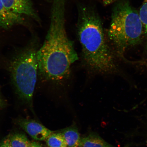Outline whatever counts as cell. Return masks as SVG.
I'll list each match as a JSON object with an SVG mask.
<instances>
[{
    "label": "cell",
    "mask_w": 147,
    "mask_h": 147,
    "mask_svg": "<svg viewBox=\"0 0 147 147\" xmlns=\"http://www.w3.org/2000/svg\"><path fill=\"white\" fill-rule=\"evenodd\" d=\"M65 8L56 4L51 7L50 24L43 45L37 53L38 70L43 78L52 82L67 78L71 65L78 59L73 42L68 36Z\"/></svg>",
    "instance_id": "obj_1"
},
{
    "label": "cell",
    "mask_w": 147,
    "mask_h": 147,
    "mask_svg": "<svg viewBox=\"0 0 147 147\" xmlns=\"http://www.w3.org/2000/svg\"><path fill=\"white\" fill-rule=\"evenodd\" d=\"M61 133L67 143V147L80 146L81 138L76 128L70 127L66 128L62 130Z\"/></svg>",
    "instance_id": "obj_9"
},
{
    "label": "cell",
    "mask_w": 147,
    "mask_h": 147,
    "mask_svg": "<svg viewBox=\"0 0 147 147\" xmlns=\"http://www.w3.org/2000/svg\"><path fill=\"white\" fill-rule=\"evenodd\" d=\"M143 28L139 13L128 0H119L112 13L108 40L116 52L122 55L142 41Z\"/></svg>",
    "instance_id": "obj_3"
},
{
    "label": "cell",
    "mask_w": 147,
    "mask_h": 147,
    "mask_svg": "<svg viewBox=\"0 0 147 147\" xmlns=\"http://www.w3.org/2000/svg\"><path fill=\"white\" fill-rule=\"evenodd\" d=\"M4 6L15 13L25 15L38 23L41 19L34 8L32 0H1Z\"/></svg>",
    "instance_id": "obj_5"
},
{
    "label": "cell",
    "mask_w": 147,
    "mask_h": 147,
    "mask_svg": "<svg viewBox=\"0 0 147 147\" xmlns=\"http://www.w3.org/2000/svg\"><path fill=\"white\" fill-rule=\"evenodd\" d=\"M30 147H42L41 145L37 142H34L31 143Z\"/></svg>",
    "instance_id": "obj_16"
},
{
    "label": "cell",
    "mask_w": 147,
    "mask_h": 147,
    "mask_svg": "<svg viewBox=\"0 0 147 147\" xmlns=\"http://www.w3.org/2000/svg\"><path fill=\"white\" fill-rule=\"evenodd\" d=\"M139 13L146 34L147 41V0H143ZM146 48L147 49V41ZM146 50L147 51V49Z\"/></svg>",
    "instance_id": "obj_13"
},
{
    "label": "cell",
    "mask_w": 147,
    "mask_h": 147,
    "mask_svg": "<svg viewBox=\"0 0 147 147\" xmlns=\"http://www.w3.org/2000/svg\"><path fill=\"white\" fill-rule=\"evenodd\" d=\"M5 102L0 92V108L3 107L5 104Z\"/></svg>",
    "instance_id": "obj_15"
},
{
    "label": "cell",
    "mask_w": 147,
    "mask_h": 147,
    "mask_svg": "<svg viewBox=\"0 0 147 147\" xmlns=\"http://www.w3.org/2000/svg\"><path fill=\"white\" fill-rule=\"evenodd\" d=\"M45 140L49 147H67V143L61 133H52Z\"/></svg>",
    "instance_id": "obj_12"
},
{
    "label": "cell",
    "mask_w": 147,
    "mask_h": 147,
    "mask_svg": "<svg viewBox=\"0 0 147 147\" xmlns=\"http://www.w3.org/2000/svg\"><path fill=\"white\" fill-rule=\"evenodd\" d=\"M25 24V20L21 15L10 11L0 0V27L8 29L15 25Z\"/></svg>",
    "instance_id": "obj_7"
},
{
    "label": "cell",
    "mask_w": 147,
    "mask_h": 147,
    "mask_svg": "<svg viewBox=\"0 0 147 147\" xmlns=\"http://www.w3.org/2000/svg\"><path fill=\"white\" fill-rule=\"evenodd\" d=\"M77 34L84 63L94 72L102 74L118 73L115 52L104 33L100 18L92 5H78Z\"/></svg>",
    "instance_id": "obj_2"
},
{
    "label": "cell",
    "mask_w": 147,
    "mask_h": 147,
    "mask_svg": "<svg viewBox=\"0 0 147 147\" xmlns=\"http://www.w3.org/2000/svg\"><path fill=\"white\" fill-rule=\"evenodd\" d=\"M47 1H51V0H47Z\"/></svg>",
    "instance_id": "obj_17"
},
{
    "label": "cell",
    "mask_w": 147,
    "mask_h": 147,
    "mask_svg": "<svg viewBox=\"0 0 147 147\" xmlns=\"http://www.w3.org/2000/svg\"><path fill=\"white\" fill-rule=\"evenodd\" d=\"M12 147H30L31 142L24 134H16L7 138Z\"/></svg>",
    "instance_id": "obj_11"
},
{
    "label": "cell",
    "mask_w": 147,
    "mask_h": 147,
    "mask_svg": "<svg viewBox=\"0 0 147 147\" xmlns=\"http://www.w3.org/2000/svg\"><path fill=\"white\" fill-rule=\"evenodd\" d=\"M80 147H114L100 136L90 135L81 139Z\"/></svg>",
    "instance_id": "obj_10"
},
{
    "label": "cell",
    "mask_w": 147,
    "mask_h": 147,
    "mask_svg": "<svg viewBox=\"0 0 147 147\" xmlns=\"http://www.w3.org/2000/svg\"><path fill=\"white\" fill-rule=\"evenodd\" d=\"M36 38L22 49L11 62L10 71L16 92L20 98L32 102L38 71Z\"/></svg>",
    "instance_id": "obj_4"
},
{
    "label": "cell",
    "mask_w": 147,
    "mask_h": 147,
    "mask_svg": "<svg viewBox=\"0 0 147 147\" xmlns=\"http://www.w3.org/2000/svg\"><path fill=\"white\" fill-rule=\"evenodd\" d=\"M139 125L132 131L130 137H136L137 141H131V146L147 147V111L144 115L137 117Z\"/></svg>",
    "instance_id": "obj_8"
},
{
    "label": "cell",
    "mask_w": 147,
    "mask_h": 147,
    "mask_svg": "<svg viewBox=\"0 0 147 147\" xmlns=\"http://www.w3.org/2000/svg\"><path fill=\"white\" fill-rule=\"evenodd\" d=\"M19 124L31 137L36 140H45L53 133L43 125L33 120H21L19 121Z\"/></svg>",
    "instance_id": "obj_6"
},
{
    "label": "cell",
    "mask_w": 147,
    "mask_h": 147,
    "mask_svg": "<svg viewBox=\"0 0 147 147\" xmlns=\"http://www.w3.org/2000/svg\"><path fill=\"white\" fill-rule=\"evenodd\" d=\"M0 147H12V146L9 143L8 139H6L0 144Z\"/></svg>",
    "instance_id": "obj_14"
}]
</instances>
